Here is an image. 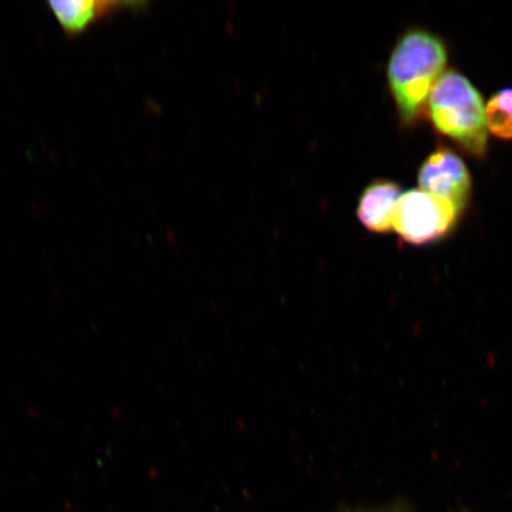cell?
Returning a JSON list of instances; mask_svg holds the SVG:
<instances>
[{"instance_id":"obj_6","label":"cell","mask_w":512,"mask_h":512,"mask_svg":"<svg viewBox=\"0 0 512 512\" xmlns=\"http://www.w3.org/2000/svg\"><path fill=\"white\" fill-rule=\"evenodd\" d=\"M49 8L53 12L62 29L69 36H75L85 31L89 25L114 14L115 11L124 10L126 6H143L142 3L105 2V0H59L49 2Z\"/></svg>"},{"instance_id":"obj_4","label":"cell","mask_w":512,"mask_h":512,"mask_svg":"<svg viewBox=\"0 0 512 512\" xmlns=\"http://www.w3.org/2000/svg\"><path fill=\"white\" fill-rule=\"evenodd\" d=\"M420 190L450 201L460 211L471 194V176L462 158L447 149L432 153L419 172Z\"/></svg>"},{"instance_id":"obj_2","label":"cell","mask_w":512,"mask_h":512,"mask_svg":"<svg viewBox=\"0 0 512 512\" xmlns=\"http://www.w3.org/2000/svg\"><path fill=\"white\" fill-rule=\"evenodd\" d=\"M437 130L472 156L482 157L488 146L482 95L462 74L450 70L441 76L428 99Z\"/></svg>"},{"instance_id":"obj_3","label":"cell","mask_w":512,"mask_h":512,"mask_svg":"<svg viewBox=\"0 0 512 512\" xmlns=\"http://www.w3.org/2000/svg\"><path fill=\"white\" fill-rule=\"evenodd\" d=\"M459 214L452 202L422 190H411L396 203L393 229L411 245L424 246L450 233Z\"/></svg>"},{"instance_id":"obj_1","label":"cell","mask_w":512,"mask_h":512,"mask_svg":"<svg viewBox=\"0 0 512 512\" xmlns=\"http://www.w3.org/2000/svg\"><path fill=\"white\" fill-rule=\"evenodd\" d=\"M446 62L445 44L431 32L408 31L396 44L388 64V81L406 123H412L430 99Z\"/></svg>"},{"instance_id":"obj_5","label":"cell","mask_w":512,"mask_h":512,"mask_svg":"<svg viewBox=\"0 0 512 512\" xmlns=\"http://www.w3.org/2000/svg\"><path fill=\"white\" fill-rule=\"evenodd\" d=\"M398 184L392 181H377L362 192L357 206V217L370 232L384 234L393 229L396 203L401 196Z\"/></svg>"},{"instance_id":"obj_7","label":"cell","mask_w":512,"mask_h":512,"mask_svg":"<svg viewBox=\"0 0 512 512\" xmlns=\"http://www.w3.org/2000/svg\"><path fill=\"white\" fill-rule=\"evenodd\" d=\"M486 127L494 136L512 140V89L496 93L485 108Z\"/></svg>"}]
</instances>
